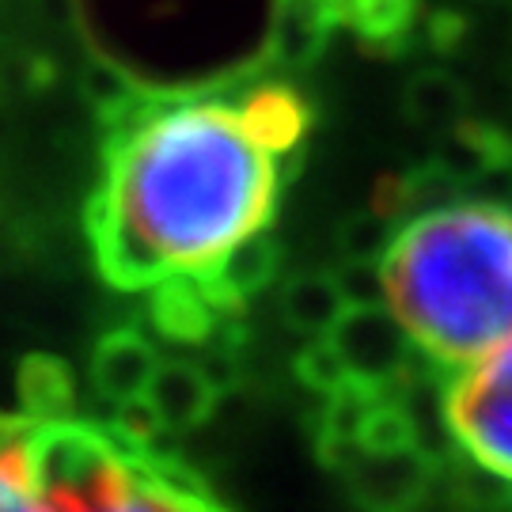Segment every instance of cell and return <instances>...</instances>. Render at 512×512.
<instances>
[{
    "instance_id": "cell-1",
    "label": "cell",
    "mask_w": 512,
    "mask_h": 512,
    "mask_svg": "<svg viewBox=\"0 0 512 512\" xmlns=\"http://www.w3.org/2000/svg\"><path fill=\"white\" fill-rule=\"evenodd\" d=\"M277 194V152L243 126L239 103L152 95L107 126L103 179L84 213L95 266L122 293L209 277L274 220Z\"/></svg>"
},
{
    "instance_id": "cell-2",
    "label": "cell",
    "mask_w": 512,
    "mask_h": 512,
    "mask_svg": "<svg viewBox=\"0 0 512 512\" xmlns=\"http://www.w3.org/2000/svg\"><path fill=\"white\" fill-rule=\"evenodd\" d=\"M384 277L418 353L452 376L512 334V209H425L399 228Z\"/></svg>"
},
{
    "instance_id": "cell-3",
    "label": "cell",
    "mask_w": 512,
    "mask_h": 512,
    "mask_svg": "<svg viewBox=\"0 0 512 512\" xmlns=\"http://www.w3.org/2000/svg\"><path fill=\"white\" fill-rule=\"evenodd\" d=\"M27 456L38 509H145L129 448L110 429L73 418L35 421Z\"/></svg>"
},
{
    "instance_id": "cell-4",
    "label": "cell",
    "mask_w": 512,
    "mask_h": 512,
    "mask_svg": "<svg viewBox=\"0 0 512 512\" xmlns=\"http://www.w3.org/2000/svg\"><path fill=\"white\" fill-rule=\"evenodd\" d=\"M448 421L463 456L512 482V334L448 376Z\"/></svg>"
},
{
    "instance_id": "cell-5",
    "label": "cell",
    "mask_w": 512,
    "mask_h": 512,
    "mask_svg": "<svg viewBox=\"0 0 512 512\" xmlns=\"http://www.w3.org/2000/svg\"><path fill=\"white\" fill-rule=\"evenodd\" d=\"M327 338L342 353L349 380L376 391H395L414 368L418 346L391 304H349Z\"/></svg>"
},
{
    "instance_id": "cell-6",
    "label": "cell",
    "mask_w": 512,
    "mask_h": 512,
    "mask_svg": "<svg viewBox=\"0 0 512 512\" xmlns=\"http://www.w3.org/2000/svg\"><path fill=\"white\" fill-rule=\"evenodd\" d=\"M440 463L421 444L399 448V452H368L361 448L338 471L346 482L353 505L372 512H403L418 509L437 482Z\"/></svg>"
},
{
    "instance_id": "cell-7",
    "label": "cell",
    "mask_w": 512,
    "mask_h": 512,
    "mask_svg": "<svg viewBox=\"0 0 512 512\" xmlns=\"http://www.w3.org/2000/svg\"><path fill=\"white\" fill-rule=\"evenodd\" d=\"M338 27H346V0H274L262 57L281 69H311Z\"/></svg>"
},
{
    "instance_id": "cell-8",
    "label": "cell",
    "mask_w": 512,
    "mask_h": 512,
    "mask_svg": "<svg viewBox=\"0 0 512 512\" xmlns=\"http://www.w3.org/2000/svg\"><path fill=\"white\" fill-rule=\"evenodd\" d=\"M277 270H281V243L262 228L255 236L239 239L236 247L217 262V270L209 277H198V281L224 315H239V308L251 296L262 293L274 281Z\"/></svg>"
},
{
    "instance_id": "cell-9",
    "label": "cell",
    "mask_w": 512,
    "mask_h": 512,
    "mask_svg": "<svg viewBox=\"0 0 512 512\" xmlns=\"http://www.w3.org/2000/svg\"><path fill=\"white\" fill-rule=\"evenodd\" d=\"M152 327L160 330L167 342H183V346H205L217 334L224 311L213 304V296L205 293L198 277H164L160 285H152Z\"/></svg>"
},
{
    "instance_id": "cell-10",
    "label": "cell",
    "mask_w": 512,
    "mask_h": 512,
    "mask_svg": "<svg viewBox=\"0 0 512 512\" xmlns=\"http://www.w3.org/2000/svg\"><path fill=\"white\" fill-rule=\"evenodd\" d=\"M145 395H148V403L156 406L164 429L186 433V429H198L202 421L213 418L220 387L209 380V372H205L202 365H190V361H160L156 372H152V380H148Z\"/></svg>"
},
{
    "instance_id": "cell-11",
    "label": "cell",
    "mask_w": 512,
    "mask_h": 512,
    "mask_svg": "<svg viewBox=\"0 0 512 512\" xmlns=\"http://www.w3.org/2000/svg\"><path fill=\"white\" fill-rule=\"evenodd\" d=\"M160 365V353L141 330L118 327L103 334L92 349V384L110 403H122L133 395H145L152 372Z\"/></svg>"
},
{
    "instance_id": "cell-12",
    "label": "cell",
    "mask_w": 512,
    "mask_h": 512,
    "mask_svg": "<svg viewBox=\"0 0 512 512\" xmlns=\"http://www.w3.org/2000/svg\"><path fill=\"white\" fill-rule=\"evenodd\" d=\"M433 160L448 167L459 183H478L512 167V133L486 118H463L456 129L440 133Z\"/></svg>"
},
{
    "instance_id": "cell-13",
    "label": "cell",
    "mask_w": 512,
    "mask_h": 512,
    "mask_svg": "<svg viewBox=\"0 0 512 512\" xmlns=\"http://www.w3.org/2000/svg\"><path fill=\"white\" fill-rule=\"evenodd\" d=\"M239 114H243V126L255 133V141H262L277 156L293 152L311 126L308 99L296 88H285V84L251 88L239 99Z\"/></svg>"
},
{
    "instance_id": "cell-14",
    "label": "cell",
    "mask_w": 512,
    "mask_h": 512,
    "mask_svg": "<svg viewBox=\"0 0 512 512\" xmlns=\"http://www.w3.org/2000/svg\"><path fill=\"white\" fill-rule=\"evenodd\" d=\"M406 118L429 133H448L471 114V92L456 73L448 69H421L410 76L403 92Z\"/></svg>"
},
{
    "instance_id": "cell-15",
    "label": "cell",
    "mask_w": 512,
    "mask_h": 512,
    "mask_svg": "<svg viewBox=\"0 0 512 512\" xmlns=\"http://www.w3.org/2000/svg\"><path fill=\"white\" fill-rule=\"evenodd\" d=\"M346 308L349 304L334 274L311 270V274H296L281 285V319L296 334H308V338L330 334V327L342 319Z\"/></svg>"
},
{
    "instance_id": "cell-16",
    "label": "cell",
    "mask_w": 512,
    "mask_h": 512,
    "mask_svg": "<svg viewBox=\"0 0 512 512\" xmlns=\"http://www.w3.org/2000/svg\"><path fill=\"white\" fill-rule=\"evenodd\" d=\"M16 387L23 414L35 421L69 418V410L76 403L73 368L65 365L61 357H54V353H27L19 361Z\"/></svg>"
},
{
    "instance_id": "cell-17",
    "label": "cell",
    "mask_w": 512,
    "mask_h": 512,
    "mask_svg": "<svg viewBox=\"0 0 512 512\" xmlns=\"http://www.w3.org/2000/svg\"><path fill=\"white\" fill-rule=\"evenodd\" d=\"M346 27L380 57H399L418 27V0H346Z\"/></svg>"
},
{
    "instance_id": "cell-18",
    "label": "cell",
    "mask_w": 512,
    "mask_h": 512,
    "mask_svg": "<svg viewBox=\"0 0 512 512\" xmlns=\"http://www.w3.org/2000/svg\"><path fill=\"white\" fill-rule=\"evenodd\" d=\"M80 95L99 114L103 126L122 122L126 114H133V110L145 107L148 99H152V92H148L137 76L103 54L84 61V69H80Z\"/></svg>"
},
{
    "instance_id": "cell-19",
    "label": "cell",
    "mask_w": 512,
    "mask_h": 512,
    "mask_svg": "<svg viewBox=\"0 0 512 512\" xmlns=\"http://www.w3.org/2000/svg\"><path fill=\"white\" fill-rule=\"evenodd\" d=\"M399 236V220L380 213L376 205L365 213H353L338 224L334 232V247L342 258H357V262H384L391 243Z\"/></svg>"
},
{
    "instance_id": "cell-20",
    "label": "cell",
    "mask_w": 512,
    "mask_h": 512,
    "mask_svg": "<svg viewBox=\"0 0 512 512\" xmlns=\"http://www.w3.org/2000/svg\"><path fill=\"white\" fill-rule=\"evenodd\" d=\"M410 444H418L414 421L406 414V406L395 399V391H387L372 403L365 425H361V448H368V452H399V448H410Z\"/></svg>"
},
{
    "instance_id": "cell-21",
    "label": "cell",
    "mask_w": 512,
    "mask_h": 512,
    "mask_svg": "<svg viewBox=\"0 0 512 512\" xmlns=\"http://www.w3.org/2000/svg\"><path fill=\"white\" fill-rule=\"evenodd\" d=\"M293 372L300 384L308 387V391H319V395H334L338 387L349 384L346 361H342V353H338V346L330 342L327 334L311 338L308 346L296 353Z\"/></svg>"
},
{
    "instance_id": "cell-22",
    "label": "cell",
    "mask_w": 512,
    "mask_h": 512,
    "mask_svg": "<svg viewBox=\"0 0 512 512\" xmlns=\"http://www.w3.org/2000/svg\"><path fill=\"white\" fill-rule=\"evenodd\" d=\"M107 429L122 448H156V440L164 433V421L156 414V406L148 403V395H133V399L118 403Z\"/></svg>"
},
{
    "instance_id": "cell-23",
    "label": "cell",
    "mask_w": 512,
    "mask_h": 512,
    "mask_svg": "<svg viewBox=\"0 0 512 512\" xmlns=\"http://www.w3.org/2000/svg\"><path fill=\"white\" fill-rule=\"evenodd\" d=\"M27 440H23L19 448H12V452L0 456V509H38L35 482H31Z\"/></svg>"
},
{
    "instance_id": "cell-24",
    "label": "cell",
    "mask_w": 512,
    "mask_h": 512,
    "mask_svg": "<svg viewBox=\"0 0 512 512\" xmlns=\"http://www.w3.org/2000/svg\"><path fill=\"white\" fill-rule=\"evenodd\" d=\"M334 277H338V285H342L346 304H387V277L380 262L346 258Z\"/></svg>"
},
{
    "instance_id": "cell-25",
    "label": "cell",
    "mask_w": 512,
    "mask_h": 512,
    "mask_svg": "<svg viewBox=\"0 0 512 512\" xmlns=\"http://www.w3.org/2000/svg\"><path fill=\"white\" fill-rule=\"evenodd\" d=\"M467 16L459 8H437L425 16V42L433 54H456L467 38Z\"/></svg>"
},
{
    "instance_id": "cell-26",
    "label": "cell",
    "mask_w": 512,
    "mask_h": 512,
    "mask_svg": "<svg viewBox=\"0 0 512 512\" xmlns=\"http://www.w3.org/2000/svg\"><path fill=\"white\" fill-rule=\"evenodd\" d=\"M471 4H475V0H471Z\"/></svg>"
}]
</instances>
